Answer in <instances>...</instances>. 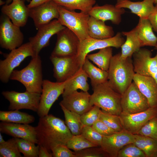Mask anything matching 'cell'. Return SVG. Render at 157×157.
I'll return each instance as SVG.
<instances>
[{
  "label": "cell",
  "instance_id": "7c38bea8",
  "mask_svg": "<svg viewBox=\"0 0 157 157\" xmlns=\"http://www.w3.org/2000/svg\"><path fill=\"white\" fill-rule=\"evenodd\" d=\"M56 35V42L51 55L63 57L78 55L80 40L73 32L65 27Z\"/></svg>",
  "mask_w": 157,
  "mask_h": 157
},
{
  "label": "cell",
  "instance_id": "30bf717a",
  "mask_svg": "<svg viewBox=\"0 0 157 157\" xmlns=\"http://www.w3.org/2000/svg\"><path fill=\"white\" fill-rule=\"evenodd\" d=\"M1 17L0 46L11 51L23 44L24 35L20 27L14 24L8 17L4 15Z\"/></svg>",
  "mask_w": 157,
  "mask_h": 157
},
{
  "label": "cell",
  "instance_id": "3957f363",
  "mask_svg": "<svg viewBox=\"0 0 157 157\" xmlns=\"http://www.w3.org/2000/svg\"><path fill=\"white\" fill-rule=\"evenodd\" d=\"M42 60L40 56L32 58L28 65L20 70H14L10 79L17 81L29 92L41 93L43 80L42 78Z\"/></svg>",
  "mask_w": 157,
  "mask_h": 157
},
{
  "label": "cell",
  "instance_id": "ab89813d",
  "mask_svg": "<svg viewBox=\"0 0 157 157\" xmlns=\"http://www.w3.org/2000/svg\"><path fill=\"white\" fill-rule=\"evenodd\" d=\"M101 110L96 105H93L92 108L87 112L81 115L80 118L84 126H92L99 119Z\"/></svg>",
  "mask_w": 157,
  "mask_h": 157
},
{
  "label": "cell",
  "instance_id": "83f0119b",
  "mask_svg": "<svg viewBox=\"0 0 157 157\" xmlns=\"http://www.w3.org/2000/svg\"><path fill=\"white\" fill-rule=\"evenodd\" d=\"M122 33L126 36V39L121 47V56L124 58L132 57L133 54L142 47L136 28L129 31H122Z\"/></svg>",
  "mask_w": 157,
  "mask_h": 157
},
{
  "label": "cell",
  "instance_id": "d4e9b609",
  "mask_svg": "<svg viewBox=\"0 0 157 157\" xmlns=\"http://www.w3.org/2000/svg\"><path fill=\"white\" fill-rule=\"evenodd\" d=\"M89 36L92 38L104 39L114 36L113 27L107 25L105 22L90 16L88 23Z\"/></svg>",
  "mask_w": 157,
  "mask_h": 157
},
{
  "label": "cell",
  "instance_id": "d590c367",
  "mask_svg": "<svg viewBox=\"0 0 157 157\" xmlns=\"http://www.w3.org/2000/svg\"><path fill=\"white\" fill-rule=\"evenodd\" d=\"M0 157H22L19 151L15 138L0 144Z\"/></svg>",
  "mask_w": 157,
  "mask_h": 157
},
{
  "label": "cell",
  "instance_id": "e0dca14e",
  "mask_svg": "<svg viewBox=\"0 0 157 157\" xmlns=\"http://www.w3.org/2000/svg\"><path fill=\"white\" fill-rule=\"evenodd\" d=\"M134 141V134L124 130L109 136H103L100 147L109 157H117L122 148L133 143Z\"/></svg>",
  "mask_w": 157,
  "mask_h": 157
},
{
  "label": "cell",
  "instance_id": "1f68e13d",
  "mask_svg": "<svg viewBox=\"0 0 157 157\" xmlns=\"http://www.w3.org/2000/svg\"><path fill=\"white\" fill-rule=\"evenodd\" d=\"M134 143L144 153L146 157H157V140L134 134Z\"/></svg>",
  "mask_w": 157,
  "mask_h": 157
},
{
  "label": "cell",
  "instance_id": "f907efd6",
  "mask_svg": "<svg viewBox=\"0 0 157 157\" xmlns=\"http://www.w3.org/2000/svg\"><path fill=\"white\" fill-rule=\"evenodd\" d=\"M6 141L4 140L3 137L1 135V133H0V144L4 143Z\"/></svg>",
  "mask_w": 157,
  "mask_h": 157
},
{
  "label": "cell",
  "instance_id": "e575fe53",
  "mask_svg": "<svg viewBox=\"0 0 157 157\" xmlns=\"http://www.w3.org/2000/svg\"><path fill=\"white\" fill-rule=\"evenodd\" d=\"M19 151L24 157H38L39 146L28 140L15 138Z\"/></svg>",
  "mask_w": 157,
  "mask_h": 157
},
{
  "label": "cell",
  "instance_id": "603a6c76",
  "mask_svg": "<svg viewBox=\"0 0 157 157\" xmlns=\"http://www.w3.org/2000/svg\"><path fill=\"white\" fill-rule=\"evenodd\" d=\"M133 81L147 99L150 107L157 106V82L152 77L135 73Z\"/></svg>",
  "mask_w": 157,
  "mask_h": 157
},
{
  "label": "cell",
  "instance_id": "f35d334b",
  "mask_svg": "<svg viewBox=\"0 0 157 157\" xmlns=\"http://www.w3.org/2000/svg\"><path fill=\"white\" fill-rule=\"evenodd\" d=\"M135 134L150 137L157 140V116L148 121Z\"/></svg>",
  "mask_w": 157,
  "mask_h": 157
},
{
  "label": "cell",
  "instance_id": "7402d4cb",
  "mask_svg": "<svg viewBox=\"0 0 157 157\" xmlns=\"http://www.w3.org/2000/svg\"><path fill=\"white\" fill-rule=\"evenodd\" d=\"M125 12L124 8L107 4L102 6H94L88 14L90 16L104 22L109 20L114 24L119 25L121 22L122 15Z\"/></svg>",
  "mask_w": 157,
  "mask_h": 157
},
{
  "label": "cell",
  "instance_id": "7dc6e473",
  "mask_svg": "<svg viewBox=\"0 0 157 157\" xmlns=\"http://www.w3.org/2000/svg\"><path fill=\"white\" fill-rule=\"evenodd\" d=\"M38 157H52L51 152L46 147L39 146Z\"/></svg>",
  "mask_w": 157,
  "mask_h": 157
},
{
  "label": "cell",
  "instance_id": "681fc988",
  "mask_svg": "<svg viewBox=\"0 0 157 157\" xmlns=\"http://www.w3.org/2000/svg\"><path fill=\"white\" fill-rule=\"evenodd\" d=\"M17 0H24L28 2H30L31 1V0H6V4H9L10 3L13 1H17Z\"/></svg>",
  "mask_w": 157,
  "mask_h": 157
},
{
  "label": "cell",
  "instance_id": "6da1fadb",
  "mask_svg": "<svg viewBox=\"0 0 157 157\" xmlns=\"http://www.w3.org/2000/svg\"><path fill=\"white\" fill-rule=\"evenodd\" d=\"M35 128L37 144L51 152L52 149L58 145H66L73 136L64 121L52 114L40 117Z\"/></svg>",
  "mask_w": 157,
  "mask_h": 157
},
{
  "label": "cell",
  "instance_id": "4dcf8cb0",
  "mask_svg": "<svg viewBox=\"0 0 157 157\" xmlns=\"http://www.w3.org/2000/svg\"><path fill=\"white\" fill-rule=\"evenodd\" d=\"M113 49L108 47L99 49L97 53L88 54L86 57L96 65L99 68L108 71L113 56Z\"/></svg>",
  "mask_w": 157,
  "mask_h": 157
},
{
  "label": "cell",
  "instance_id": "cb8c5ba5",
  "mask_svg": "<svg viewBox=\"0 0 157 157\" xmlns=\"http://www.w3.org/2000/svg\"><path fill=\"white\" fill-rule=\"evenodd\" d=\"M153 0H143L132 1L129 0H117L115 6L119 8H126L140 18L148 19L154 9L155 6Z\"/></svg>",
  "mask_w": 157,
  "mask_h": 157
},
{
  "label": "cell",
  "instance_id": "44dd1931",
  "mask_svg": "<svg viewBox=\"0 0 157 157\" xmlns=\"http://www.w3.org/2000/svg\"><path fill=\"white\" fill-rule=\"evenodd\" d=\"M29 8L24 0L13 1L3 6L1 9L3 14L8 17L15 25L20 27L26 24L29 17Z\"/></svg>",
  "mask_w": 157,
  "mask_h": 157
},
{
  "label": "cell",
  "instance_id": "8992f818",
  "mask_svg": "<svg viewBox=\"0 0 157 157\" xmlns=\"http://www.w3.org/2000/svg\"><path fill=\"white\" fill-rule=\"evenodd\" d=\"M35 56L29 42L11 51L3 60H0V79L4 83H7L10 75L16 67L27 57Z\"/></svg>",
  "mask_w": 157,
  "mask_h": 157
},
{
  "label": "cell",
  "instance_id": "52a82bcc",
  "mask_svg": "<svg viewBox=\"0 0 157 157\" xmlns=\"http://www.w3.org/2000/svg\"><path fill=\"white\" fill-rule=\"evenodd\" d=\"M122 33L118 32L114 36L108 39H99L90 37L80 41L77 57L81 68L87 55L97 49L111 47H121L125 40Z\"/></svg>",
  "mask_w": 157,
  "mask_h": 157
},
{
  "label": "cell",
  "instance_id": "7a4b0ae2",
  "mask_svg": "<svg viewBox=\"0 0 157 157\" xmlns=\"http://www.w3.org/2000/svg\"><path fill=\"white\" fill-rule=\"evenodd\" d=\"M131 57L122 58L120 53L114 55L108 71L109 83L121 95L132 82L135 73Z\"/></svg>",
  "mask_w": 157,
  "mask_h": 157
},
{
  "label": "cell",
  "instance_id": "8d00e7d4",
  "mask_svg": "<svg viewBox=\"0 0 157 157\" xmlns=\"http://www.w3.org/2000/svg\"><path fill=\"white\" fill-rule=\"evenodd\" d=\"M66 146L74 151H79L85 148L92 147H98L90 142L81 134L73 135L67 142Z\"/></svg>",
  "mask_w": 157,
  "mask_h": 157
},
{
  "label": "cell",
  "instance_id": "ac0fdd59",
  "mask_svg": "<svg viewBox=\"0 0 157 157\" xmlns=\"http://www.w3.org/2000/svg\"><path fill=\"white\" fill-rule=\"evenodd\" d=\"M58 6L53 0L29 8V17L31 18L38 30L53 19H58L59 16Z\"/></svg>",
  "mask_w": 157,
  "mask_h": 157
},
{
  "label": "cell",
  "instance_id": "8fae6325",
  "mask_svg": "<svg viewBox=\"0 0 157 157\" xmlns=\"http://www.w3.org/2000/svg\"><path fill=\"white\" fill-rule=\"evenodd\" d=\"M66 81L54 82L48 80H43L39 107L37 112L39 117L48 115L54 102L63 93Z\"/></svg>",
  "mask_w": 157,
  "mask_h": 157
},
{
  "label": "cell",
  "instance_id": "816d5d0a",
  "mask_svg": "<svg viewBox=\"0 0 157 157\" xmlns=\"http://www.w3.org/2000/svg\"><path fill=\"white\" fill-rule=\"evenodd\" d=\"M5 3V2L2 1V0H0V5H2Z\"/></svg>",
  "mask_w": 157,
  "mask_h": 157
},
{
  "label": "cell",
  "instance_id": "836d02e7",
  "mask_svg": "<svg viewBox=\"0 0 157 157\" xmlns=\"http://www.w3.org/2000/svg\"><path fill=\"white\" fill-rule=\"evenodd\" d=\"M58 6L70 10H78L88 13L95 5L96 0H53Z\"/></svg>",
  "mask_w": 157,
  "mask_h": 157
},
{
  "label": "cell",
  "instance_id": "db71d44e",
  "mask_svg": "<svg viewBox=\"0 0 157 157\" xmlns=\"http://www.w3.org/2000/svg\"><path fill=\"white\" fill-rule=\"evenodd\" d=\"M155 49L157 50V43L155 46Z\"/></svg>",
  "mask_w": 157,
  "mask_h": 157
},
{
  "label": "cell",
  "instance_id": "2e32d148",
  "mask_svg": "<svg viewBox=\"0 0 157 157\" xmlns=\"http://www.w3.org/2000/svg\"><path fill=\"white\" fill-rule=\"evenodd\" d=\"M157 116V106L150 107L139 113L127 114L121 113L119 115L124 130L135 134L148 121Z\"/></svg>",
  "mask_w": 157,
  "mask_h": 157
},
{
  "label": "cell",
  "instance_id": "60d3db41",
  "mask_svg": "<svg viewBox=\"0 0 157 157\" xmlns=\"http://www.w3.org/2000/svg\"><path fill=\"white\" fill-rule=\"evenodd\" d=\"M117 157H146L143 152L134 143L124 146L119 152Z\"/></svg>",
  "mask_w": 157,
  "mask_h": 157
},
{
  "label": "cell",
  "instance_id": "7bdbcfd3",
  "mask_svg": "<svg viewBox=\"0 0 157 157\" xmlns=\"http://www.w3.org/2000/svg\"><path fill=\"white\" fill-rule=\"evenodd\" d=\"M76 157H104L109 156L100 147L87 148L82 150L74 151Z\"/></svg>",
  "mask_w": 157,
  "mask_h": 157
},
{
  "label": "cell",
  "instance_id": "74e56055",
  "mask_svg": "<svg viewBox=\"0 0 157 157\" xmlns=\"http://www.w3.org/2000/svg\"><path fill=\"white\" fill-rule=\"evenodd\" d=\"M99 119L117 132L124 130L119 115L110 114L101 110Z\"/></svg>",
  "mask_w": 157,
  "mask_h": 157
},
{
  "label": "cell",
  "instance_id": "f5cc1de1",
  "mask_svg": "<svg viewBox=\"0 0 157 157\" xmlns=\"http://www.w3.org/2000/svg\"><path fill=\"white\" fill-rule=\"evenodd\" d=\"M154 4H157V0H153Z\"/></svg>",
  "mask_w": 157,
  "mask_h": 157
},
{
  "label": "cell",
  "instance_id": "484cf974",
  "mask_svg": "<svg viewBox=\"0 0 157 157\" xmlns=\"http://www.w3.org/2000/svg\"><path fill=\"white\" fill-rule=\"evenodd\" d=\"M88 76L82 68L73 76L67 80L62 97L66 96L74 91L80 89L84 92H88L89 85L87 81Z\"/></svg>",
  "mask_w": 157,
  "mask_h": 157
},
{
  "label": "cell",
  "instance_id": "c3c4849f",
  "mask_svg": "<svg viewBox=\"0 0 157 157\" xmlns=\"http://www.w3.org/2000/svg\"><path fill=\"white\" fill-rule=\"evenodd\" d=\"M51 0H31L27 5L29 8H33Z\"/></svg>",
  "mask_w": 157,
  "mask_h": 157
},
{
  "label": "cell",
  "instance_id": "bcb514c9",
  "mask_svg": "<svg viewBox=\"0 0 157 157\" xmlns=\"http://www.w3.org/2000/svg\"><path fill=\"white\" fill-rule=\"evenodd\" d=\"M153 28L157 33V4H156L154 10L148 18Z\"/></svg>",
  "mask_w": 157,
  "mask_h": 157
},
{
  "label": "cell",
  "instance_id": "277c9868",
  "mask_svg": "<svg viewBox=\"0 0 157 157\" xmlns=\"http://www.w3.org/2000/svg\"><path fill=\"white\" fill-rule=\"evenodd\" d=\"M92 89L93 92L90 97L92 105L97 106L102 111L108 113L120 115L122 112L121 95L110 86L108 81Z\"/></svg>",
  "mask_w": 157,
  "mask_h": 157
},
{
  "label": "cell",
  "instance_id": "9c48e42d",
  "mask_svg": "<svg viewBox=\"0 0 157 157\" xmlns=\"http://www.w3.org/2000/svg\"><path fill=\"white\" fill-rule=\"evenodd\" d=\"M2 94L9 102L10 110L26 109L37 112L41 93L26 91L18 92L15 91H3Z\"/></svg>",
  "mask_w": 157,
  "mask_h": 157
},
{
  "label": "cell",
  "instance_id": "5bb4252c",
  "mask_svg": "<svg viewBox=\"0 0 157 157\" xmlns=\"http://www.w3.org/2000/svg\"><path fill=\"white\" fill-rule=\"evenodd\" d=\"M133 56L135 73L151 76L157 82V52L152 57L150 51L140 48Z\"/></svg>",
  "mask_w": 157,
  "mask_h": 157
},
{
  "label": "cell",
  "instance_id": "f1b7e54d",
  "mask_svg": "<svg viewBox=\"0 0 157 157\" xmlns=\"http://www.w3.org/2000/svg\"><path fill=\"white\" fill-rule=\"evenodd\" d=\"M82 68L90 78L92 88L108 81V71L96 67L86 57Z\"/></svg>",
  "mask_w": 157,
  "mask_h": 157
},
{
  "label": "cell",
  "instance_id": "5b68a950",
  "mask_svg": "<svg viewBox=\"0 0 157 157\" xmlns=\"http://www.w3.org/2000/svg\"><path fill=\"white\" fill-rule=\"evenodd\" d=\"M59 16L58 20L61 24L69 28L78 38L80 41L90 37L88 23L90 16L83 12H77L58 6Z\"/></svg>",
  "mask_w": 157,
  "mask_h": 157
},
{
  "label": "cell",
  "instance_id": "f6af8a7d",
  "mask_svg": "<svg viewBox=\"0 0 157 157\" xmlns=\"http://www.w3.org/2000/svg\"><path fill=\"white\" fill-rule=\"evenodd\" d=\"M92 126L95 131L103 136H109L117 132L100 119L97 121Z\"/></svg>",
  "mask_w": 157,
  "mask_h": 157
},
{
  "label": "cell",
  "instance_id": "4316f807",
  "mask_svg": "<svg viewBox=\"0 0 157 157\" xmlns=\"http://www.w3.org/2000/svg\"><path fill=\"white\" fill-rule=\"evenodd\" d=\"M138 37L142 47H155L157 43V37L153 31L152 26L148 19L139 18L135 27Z\"/></svg>",
  "mask_w": 157,
  "mask_h": 157
},
{
  "label": "cell",
  "instance_id": "4fadbf2b",
  "mask_svg": "<svg viewBox=\"0 0 157 157\" xmlns=\"http://www.w3.org/2000/svg\"><path fill=\"white\" fill-rule=\"evenodd\" d=\"M53 76L58 82H64L73 76L81 68L77 55L58 57L51 55Z\"/></svg>",
  "mask_w": 157,
  "mask_h": 157
},
{
  "label": "cell",
  "instance_id": "d6986e66",
  "mask_svg": "<svg viewBox=\"0 0 157 157\" xmlns=\"http://www.w3.org/2000/svg\"><path fill=\"white\" fill-rule=\"evenodd\" d=\"M90 96L88 92L76 91L63 97L59 105L81 115L89 111L93 107L90 102Z\"/></svg>",
  "mask_w": 157,
  "mask_h": 157
},
{
  "label": "cell",
  "instance_id": "ffe728a7",
  "mask_svg": "<svg viewBox=\"0 0 157 157\" xmlns=\"http://www.w3.org/2000/svg\"><path fill=\"white\" fill-rule=\"evenodd\" d=\"M0 131L13 138L24 139L38 144L35 127L29 124L2 122Z\"/></svg>",
  "mask_w": 157,
  "mask_h": 157
},
{
  "label": "cell",
  "instance_id": "f546056e",
  "mask_svg": "<svg viewBox=\"0 0 157 157\" xmlns=\"http://www.w3.org/2000/svg\"><path fill=\"white\" fill-rule=\"evenodd\" d=\"M0 120L5 122L29 124L34 122L35 118L32 115L19 110L0 111Z\"/></svg>",
  "mask_w": 157,
  "mask_h": 157
},
{
  "label": "cell",
  "instance_id": "ee69618b",
  "mask_svg": "<svg viewBox=\"0 0 157 157\" xmlns=\"http://www.w3.org/2000/svg\"><path fill=\"white\" fill-rule=\"evenodd\" d=\"M51 152L53 157H76L74 152L65 145H58L52 149Z\"/></svg>",
  "mask_w": 157,
  "mask_h": 157
},
{
  "label": "cell",
  "instance_id": "ba28073f",
  "mask_svg": "<svg viewBox=\"0 0 157 157\" xmlns=\"http://www.w3.org/2000/svg\"><path fill=\"white\" fill-rule=\"evenodd\" d=\"M122 113L131 114L144 111L150 107L146 97L133 81L121 95Z\"/></svg>",
  "mask_w": 157,
  "mask_h": 157
},
{
  "label": "cell",
  "instance_id": "9a60e30c",
  "mask_svg": "<svg viewBox=\"0 0 157 157\" xmlns=\"http://www.w3.org/2000/svg\"><path fill=\"white\" fill-rule=\"evenodd\" d=\"M65 27L55 19L39 28L36 35L29 39L35 56L39 55L43 48L49 45L52 36Z\"/></svg>",
  "mask_w": 157,
  "mask_h": 157
},
{
  "label": "cell",
  "instance_id": "b9f144b4",
  "mask_svg": "<svg viewBox=\"0 0 157 157\" xmlns=\"http://www.w3.org/2000/svg\"><path fill=\"white\" fill-rule=\"evenodd\" d=\"M81 134L86 139L98 147H100L103 136L90 126H84Z\"/></svg>",
  "mask_w": 157,
  "mask_h": 157
},
{
  "label": "cell",
  "instance_id": "d6a6232c",
  "mask_svg": "<svg viewBox=\"0 0 157 157\" xmlns=\"http://www.w3.org/2000/svg\"><path fill=\"white\" fill-rule=\"evenodd\" d=\"M64 115L65 123L73 135L81 134L84 125L81 121L80 115L70 111L60 105Z\"/></svg>",
  "mask_w": 157,
  "mask_h": 157
}]
</instances>
